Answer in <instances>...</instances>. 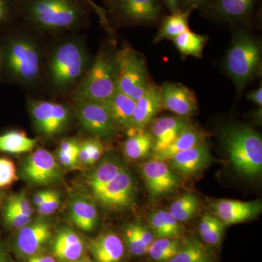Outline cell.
I'll return each instance as SVG.
<instances>
[{
  "label": "cell",
  "mask_w": 262,
  "mask_h": 262,
  "mask_svg": "<svg viewBox=\"0 0 262 262\" xmlns=\"http://www.w3.org/2000/svg\"><path fill=\"white\" fill-rule=\"evenodd\" d=\"M213 209L221 222L225 225H232L256 218L261 211V203L222 199L215 202Z\"/></svg>",
  "instance_id": "16"
},
{
  "label": "cell",
  "mask_w": 262,
  "mask_h": 262,
  "mask_svg": "<svg viewBox=\"0 0 262 262\" xmlns=\"http://www.w3.org/2000/svg\"><path fill=\"white\" fill-rule=\"evenodd\" d=\"M173 42L183 56L201 58L206 44L207 37L188 29L174 38Z\"/></svg>",
  "instance_id": "31"
},
{
  "label": "cell",
  "mask_w": 262,
  "mask_h": 262,
  "mask_svg": "<svg viewBox=\"0 0 262 262\" xmlns=\"http://www.w3.org/2000/svg\"><path fill=\"white\" fill-rule=\"evenodd\" d=\"M205 138V133L190 125L183 130L168 147L158 152L153 153L152 159L168 161L174 155L204 142Z\"/></svg>",
  "instance_id": "25"
},
{
  "label": "cell",
  "mask_w": 262,
  "mask_h": 262,
  "mask_svg": "<svg viewBox=\"0 0 262 262\" xmlns=\"http://www.w3.org/2000/svg\"><path fill=\"white\" fill-rule=\"evenodd\" d=\"M117 89L116 53L101 50L74 93V99L103 103Z\"/></svg>",
  "instance_id": "5"
},
{
  "label": "cell",
  "mask_w": 262,
  "mask_h": 262,
  "mask_svg": "<svg viewBox=\"0 0 262 262\" xmlns=\"http://www.w3.org/2000/svg\"><path fill=\"white\" fill-rule=\"evenodd\" d=\"M212 157L206 142L174 155L168 160L171 166L182 175L194 176L206 168L211 162Z\"/></svg>",
  "instance_id": "18"
},
{
  "label": "cell",
  "mask_w": 262,
  "mask_h": 262,
  "mask_svg": "<svg viewBox=\"0 0 262 262\" xmlns=\"http://www.w3.org/2000/svg\"><path fill=\"white\" fill-rule=\"evenodd\" d=\"M17 179L16 168L13 162L8 158H0V187L11 185Z\"/></svg>",
  "instance_id": "38"
},
{
  "label": "cell",
  "mask_w": 262,
  "mask_h": 262,
  "mask_svg": "<svg viewBox=\"0 0 262 262\" xmlns=\"http://www.w3.org/2000/svg\"><path fill=\"white\" fill-rule=\"evenodd\" d=\"M3 218L7 227L17 230L28 225L32 221V216L19 213L8 204L5 205L3 209Z\"/></svg>",
  "instance_id": "36"
},
{
  "label": "cell",
  "mask_w": 262,
  "mask_h": 262,
  "mask_svg": "<svg viewBox=\"0 0 262 262\" xmlns=\"http://www.w3.org/2000/svg\"><path fill=\"white\" fill-rule=\"evenodd\" d=\"M231 164L243 177H257L262 170V140L257 132L247 126H229L222 134Z\"/></svg>",
  "instance_id": "4"
},
{
  "label": "cell",
  "mask_w": 262,
  "mask_h": 262,
  "mask_svg": "<svg viewBox=\"0 0 262 262\" xmlns=\"http://www.w3.org/2000/svg\"><path fill=\"white\" fill-rule=\"evenodd\" d=\"M133 229L135 231L136 233L140 237L141 241L149 247L150 245L152 244L155 241V237L152 232L149 229L146 228L144 226L138 225V224H131Z\"/></svg>",
  "instance_id": "45"
},
{
  "label": "cell",
  "mask_w": 262,
  "mask_h": 262,
  "mask_svg": "<svg viewBox=\"0 0 262 262\" xmlns=\"http://www.w3.org/2000/svg\"><path fill=\"white\" fill-rule=\"evenodd\" d=\"M181 246L178 239L163 237L155 239L148 248L147 253L153 261L168 262L177 254Z\"/></svg>",
  "instance_id": "34"
},
{
  "label": "cell",
  "mask_w": 262,
  "mask_h": 262,
  "mask_svg": "<svg viewBox=\"0 0 262 262\" xmlns=\"http://www.w3.org/2000/svg\"><path fill=\"white\" fill-rule=\"evenodd\" d=\"M257 0H214L211 10L216 18L227 21H246L251 18Z\"/></svg>",
  "instance_id": "23"
},
{
  "label": "cell",
  "mask_w": 262,
  "mask_h": 262,
  "mask_svg": "<svg viewBox=\"0 0 262 262\" xmlns=\"http://www.w3.org/2000/svg\"><path fill=\"white\" fill-rule=\"evenodd\" d=\"M73 262H93L91 261H89V260H77V261H73Z\"/></svg>",
  "instance_id": "54"
},
{
  "label": "cell",
  "mask_w": 262,
  "mask_h": 262,
  "mask_svg": "<svg viewBox=\"0 0 262 262\" xmlns=\"http://www.w3.org/2000/svg\"><path fill=\"white\" fill-rule=\"evenodd\" d=\"M53 190H43L41 192L36 193L33 198V201H34V205L36 206L39 207L44 203L45 202L47 201L49 196L51 195L52 192Z\"/></svg>",
  "instance_id": "47"
},
{
  "label": "cell",
  "mask_w": 262,
  "mask_h": 262,
  "mask_svg": "<svg viewBox=\"0 0 262 262\" xmlns=\"http://www.w3.org/2000/svg\"><path fill=\"white\" fill-rule=\"evenodd\" d=\"M196 8L194 6L188 7L186 10H179L165 16L162 20L159 31L155 36L154 42H160L167 39L173 40L179 34L189 29V17Z\"/></svg>",
  "instance_id": "27"
},
{
  "label": "cell",
  "mask_w": 262,
  "mask_h": 262,
  "mask_svg": "<svg viewBox=\"0 0 262 262\" xmlns=\"http://www.w3.org/2000/svg\"><path fill=\"white\" fill-rule=\"evenodd\" d=\"M123 168L120 160L113 157L104 158L98 164L87 179L88 186L94 198L102 192Z\"/></svg>",
  "instance_id": "24"
},
{
  "label": "cell",
  "mask_w": 262,
  "mask_h": 262,
  "mask_svg": "<svg viewBox=\"0 0 262 262\" xmlns=\"http://www.w3.org/2000/svg\"><path fill=\"white\" fill-rule=\"evenodd\" d=\"M141 170L148 192L153 198L173 193L180 186V178L166 161L150 160L144 164Z\"/></svg>",
  "instance_id": "14"
},
{
  "label": "cell",
  "mask_w": 262,
  "mask_h": 262,
  "mask_svg": "<svg viewBox=\"0 0 262 262\" xmlns=\"http://www.w3.org/2000/svg\"><path fill=\"white\" fill-rule=\"evenodd\" d=\"M160 89L162 110L182 117L192 116L198 111L195 94L186 86L165 82Z\"/></svg>",
  "instance_id": "15"
},
{
  "label": "cell",
  "mask_w": 262,
  "mask_h": 262,
  "mask_svg": "<svg viewBox=\"0 0 262 262\" xmlns=\"http://www.w3.org/2000/svg\"><path fill=\"white\" fill-rule=\"evenodd\" d=\"M0 262H13L10 257L9 254L1 245H0Z\"/></svg>",
  "instance_id": "52"
},
{
  "label": "cell",
  "mask_w": 262,
  "mask_h": 262,
  "mask_svg": "<svg viewBox=\"0 0 262 262\" xmlns=\"http://www.w3.org/2000/svg\"><path fill=\"white\" fill-rule=\"evenodd\" d=\"M186 3L189 5V6H194L196 8L199 6L208 5L211 2V0H184Z\"/></svg>",
  "instance_id": "51"
},
{
  "label": "cell",
  "mask_w": 262,
  "mask_h": 262,
  "mask_svg": "<svg viewBox=\"0 0 262 262\" xmlns=\"http://www.w3.org/2000/svg\"><path fill=\"white\" fill-rule=\"evenodd\" d=\"M111 117L117 128L127 129L132 127L133 117L136 101L122 93L117 88L115 94L101 103Z\"/></svg>",
  "instance_id": "21"
},
{
  "label": "cell",
  "mask_w": 262,
  "mask_h": 262,
  "mask_svg": "<svg viewBox=\"0 0 262 262\" xmlns=\"http://www.w3.org/2000/svg\"><path fill=\"white\" fill-rule=\"evenodd\" d=\"M150 226L158 238L177 239L182 234V227L169 211H158L151 215Z\"/></svg>",
  "instance_id": "29"
},
{
  "label": "cell",
  "mask_w": 262,
  "mask_h": 262,
  "mask_svg": "<svg viewBox=\"0 0 262 262\" xmlns=\"http://www.w3.org/2000/svg\"><path fill=\"white\" fill-rule=\"evenodd\" d=\"M75 113L84 130L99 139H111L116 134L114 123L102 103L84 100H75Z\"/></svg>",
  "instance_id": "11"
},
{
  "label": "cell",
  "mask_w": 262,
  "mask_h": 262,
  "mask_svg": "<svg viewBox=\"0 0 262 262\" xmlns=\"http://www.w3.org/2000/svg\"><path fill=\"white\" fill-rule=\"evenodd\" d=\"M56 160L58 164L65 168H77L80 165L78 157L57 150Z\"/></svg>",
  "instance_id": "43"
},
{
  "label": "cell",
  "mask_w": 262,
  "mask_h": 262,
  "mask_svg": "<svg viewBox=\"0 0 262 262\" xmlns=\"http://www.w3.org/2000/svg\"><path fill=\"white\" fill-rule=\"evenodd\" d=\"M34 38L17 33L8 38L2 49V72L23 85L37 83L42 71V53Z\"/></svg>",
  "instance_id": "2"
},
{
  "label": "cell",
  "mask_w": 262,
  "mask_h": 262,
  "mask_svg": "<svg viewBox=\"0 0 262 262\" xmlns=\"http://www.w3.org/2000/svg\"><path fill=\"white\" fill-rule=\"evenodd\" d=\"M127 139L123 144V152L132 160L143 159L153 151L154 140L146 129L131 127L127 130Z\"/></svg>",
  "instance_id": "26"
},
{
  "label": "cell",
  "mask_w": 262,
  "mask_h": 262,
  "mask_svg": "<svg viewBox=\"0 0 262 262\" xmlns=\"http://www.w3.org/2000/svg\"><path fill=\"white\" fill-rule=\"evenodd\" d=\"M199 207V200L194 194L187 193L176 200L169 208V212L179 222L190 220L195 214Z\"/></svg>",
  "instance_id": "35"
},
{
  "label": "cell",
  "mask_w": 262,
  "mask_h": 262,
  "mask_svg": "<svg viewBox=\"0 0 262 262\" xmlns=\"http://www.w3.org/2000/svg\"><path fill=\"white\" fill-rule=\"evenodd\" d=\"M261 46L258 39L239 32L234 36L225 58V70L239 91H243L259 69Z\"/></svg>",
  "instance_id": "6"
},
{
  "label": "cell",
  "mask_w": 262,
  "mask_h": 262,
  "mask_svg": "<svg viewBox=\"0 0 262 262\" xmlns=\"http://www.w3.org/2000/svg\"><path fill=\"white\" fill-rule=\"evenodd\" d=\"M136 193L135 182L133 176L124 168L95 198L108 209L125 210L134 206Z\"/></svg>",
  "instance_id": "13"
},
{
  "label": "cell",
  "mask_w": 262,
  "mask_h": 262,
  "mask_svg": "<svg viewBox=\"0 0 262 262\" xmlns=\"http://www.w3.org/2000/svg\"><path fill=\"white\" fill-rule=\"evenodd\" d=\"M28 107L34 127L46 137L54 138L61 135L70 124V108L62 103L30 99Z\"/></svg>",
  "instance_id": "9"
},
{
  "label": "cell",
  "mask_w": 262,
  "mask_h": 262,
  "mask_svg": "<svg viewBox=\"0 0 262 262\" xmlns=\"http://www.w3.org/2000/svg\"><path fill=\"white\" fill-rule=\"evenodd\" d=\"M7 204L9 205L10 206L22 214L32 217L33 213H34V210L29 203L28 198L24 193L15 194L12 196Z\"/></svg>",
  "instance_id": "40"
},
{
  "label": "cell",
  "mask_w": 262,
  "mask_h": 262,
  "mask_svg": "<svg viewBox=\"0 0 262 262\" xmlns=\"http://www.w3.org/2000/svg\"><path fill=\"white\" fill-rule=\"evenodd\" d=\"M20 175L29 184L44 186L61 182L63 172L53 154L47 149L39 148L24 160Z\"/></svg>",
  "instance_id": "10"
},
{
  "label": "cell",
  "mask_w": 262,
  "mask_h": 262,
  "mask_svg": "<svg viewBox=\"0 0 262 262\" xmlns=\"http://www.w3.org/2000/svg\"><path fill=\"white\" fill-rule=\"evenodd\" d=\"M89 56L77 38L63 41L53 49L48 64L49 83L55 91L66 92L80 83L89 70Z\"/></svg>",
  "instance_id": "3"
},
{
  "label": "cell",
  "mask_w": 262,
  "mask_h": 262,
  "mask_svg": "<svg viewBox=\"0 0 262 262\" xmlns=\"http://www.w3.org/2000/svg\"><path fill=\"white\" fill-rule=\"evenodd\" d=\"M209 251L200 241L188 239L173 258L168 262H211Z\"/></svg>",
  "instance_id": "32"
},
{
  "label": "cell",
  "mask_w": 262,
  "mask_h": 262,
  "mask_svg": "<svg viewBox=\"0 0 262 262\" xmlns=\"http://www.w3.org/2000/svg\"><path fill=\"white\" fill-rule=\"evenodd\" d=\"M70 215L77 228L91 232L98 224V212L92 202L84 198H77L71 203Z\"/></svg>",
  "instance_id": "28"
},
{
  "label": "cell",
  "mask_w": 262,
  "mask_h": 262,
  "mask_svg": "<svg viewBox=\"0 0 262 262\" xmlns=\"http://www.w3.org/2000/svg\"><path fill=\"white\" fill-rule=\"evenodd\" d=\"M108 13L122 25L156 24L162 13L160 0H108Z\"/></svg>",
  "instance_id": "8"
},
{
  "label": "cell",
  "mask_w": 262,
  "mask_h": 262,
  "mask_svg": "<svg viewBox=\"0 0 262 262\" xmlns=\"http://www.w3.org/2000/svg\"><path fill=\"white\" fill-rule=\"evenodd\" d=\"M247 98L251 102L258 105L261 107L262 106V88H258L254 91H251L247 95Z\"/></svg>",
  "instance_id": "48"
},
{
  "label": "cell",
  "mask_w": 262,
  "mask_h": 262,
  "mask_svg": "<svg viewBox=\"0 0 262 262\" xmlns=\"http://www.w3.org/2000/svg\"><path fill=\"white\" fill-rule=\"evenodd\" d=\"M160 110H162L160 89L150 84L144 94L136 101L132 127L145 129L154 120Z\"/></svg>",
  "instance_id": "20"
},
{
  "label": "cell",
  "mask_w": 262,
  "mask_h": 262,
  "mask_svg": "<svg viewBox=\"0 0 262 262\" xmlns=\"http://www.w3.org/2000/svg\"><path fill=\"white\" fill-rule=\"evenodd\" d=\"M53 255L63 262H73L81 259L86 251L84 239L69 227H63L57 232L53 239Z\"/></svg>",
  "instance_id": "19"
},
{
  "label": "cell",
  "mask_w": 262,
  "mask_h": 262,
  "mask_svg": "<svg viewBox=\"0 0 262 262\" xmlns=\"http://www.w3.org/2000/svg\"><path fill=\"white\" fill-rule=\"evenodd\" d=\"M80 142L75 139H63L60 142L58 151L78 157Z\"/></svg>",
  "instance_id": "44"
},
{
  "label": "cell",
  "mask_w": 262,
  "mask_h": 262,
  "mask_svg": "<svg viewBox=\"0 0 262 262\" xmlns=\"http://www.w3.org/2000/svg\"><path fill=\"white\" fill-rule=\"evenodd\" d=\"M16 8L17 15L29 27L48 33L82 28L91 8L84 0H16Z\"/></svg>",
  "instance_id": "1"
},
{
  "label": "cell",
  "mask_w": 262,
  "mask_h": 262,
  "mask_svg": "<svg viewBox=\"0 0 262 262\" xmlns=\"http://www.w3.org/2000/svg\"><path fill=\"white\" fill-rule=\"evenodd\" d=\"M103 1H104L105 3H107L108 2V0H103Z\"/></svg>",
  "instance_id": "55"
},
{
  "label": "cell",
  "mask_w": 262,
  "mask_h": 262,
  "mask_svg": "<svg viewBox=\"0 0 262 262\" xmlns=\"http://www.w3.org/2000/svg\"><path fill=\"white\" fill-rule=\"evenodd\" d=\"M28 262H56V258L51 255L39 254L29 258Z\"/></svg>",
  "instance_id": "49"
},
{
  "label": "cell",
  "mask_w": 262,
  "mask_h": 262,
  "mask_svg": "<svg viewBox=\"0 0 262 262\" xmlns=\"http://www.w3.org/2000/svg\"><path fill=\"white\" fill-rule=\"evenodd\" d=\"M89 249L96 262H120L125 253L121 238L113 232L101 234L91 241Z\"/></svg>",
  "instance_id": "22"
},
{
  "label": "cell",
  "mask_w": 262,
  "mask_h": 262,
  "mask_svg": "<svg viewBox=\"0 0 262 262\" xmlns=\"http://www.w3.org/2000/svg\"><path fill=\"white\" fill-rule=\"evenodd\" d=\"M61 204V196L59 193L53 191L49 198L42 203L41 206L37 207L38 213L41 215H49L56 212Z\"/></svg>",
  "instance_id": "41"
},
{
  "label": "cell",
  "mask_w": 262,
  "mask_h": 262,
  "mask_svg": "<svg viewBox=\"0 0 262 262\" xmlns=\"http://www.w3.org/2000/svg\"><path fill=\"white\" fill-rule=\"evenodd\" d=\"M17 15L16 0H0V25L9 22Z\"/></svg>",
  "instance_id": "42"
},
{
  "label": "cell",
  "mask_w": 262,
  "mask_h": 262,
  "mask_svg": "<svg viewBox=\"0 0 262 262\" xmlns=\"http://www.w3.org/2000/svg\"><path fill=\"white\" fill-rule=\"evenodd\" d=\"M84 1H85L86 3L90 5V7L92 8V10H94L95 13L98 15L100 20H101V21L102 22L103 24H108V18L106 10H103L102 8L98 6V5H96L92 0H84Z\"/></svg>",
  "instance_id": "46"
},
{
  "label": "cell",
  "mask_w": 262,
  "mask_h": 262,
  "mask_svg": "<svg viewBox=\"0 0 262 262\" xmlns=\"http://www.w3.org/2000/svg\"><path fill=\"white\" fill-rule=\"evenodd\" d=\"M37 143V139L29 138L22 131H8L0 135V151L9 154L30 152Z\"/></svg>",
  "instance_id": "30"
},
{
  "label": "cell",
  "mask_w": 262,
  "mask_h": 262,
  "mask_svg": "<svg viewBox=\"0 0 262 262\" xmlns=\"http://www.w3.org/2000/svg\"><path fill=\"white\" fill-rule=\"evenodd\" d=\"M225 226L216 216L208 213L203 215L199 225V233L203 242L210 246H218L223 237Z\"/></svg>",
  "instance_id": "33"
},
{
  "label": "cell",
  "mask_w": 262,
  "mask_h": 262,
  "mask_svg": "<svg viewBox=\"0 0 262 262\" xmlns=\"http://www.w3.org/2000/svg\"><path fill=\"white\" fill-rule=\"evenodd\" d=\"M117 88L137 101L150 84L145 58L129 46L116 52Z\"/></svg>",
  "instance_id": "7"
},
{
  "label": "cell",
  "mask_w": 262,
  "mask_h": 262,
  "mask_svg": "<svg viewBox=\"0 0 262 262\" xmlns=\"http://www.w3.org/2000/svg\"><path fill=\"white\" fill-rule=\"evenodd\" d=\"M151 134L154 140L153 153L168 147L191 123L187 117L165 116L153 120Z\"/></svg>",
  "instance_id": "17"
},
{
  "label": "cell",
  "mask_w": 262,
  "mask_h": 262,
  "mask_svg": "<svg viewBox=\"0 0 262 262\" xmlns=\"http://www.w3.org/2000/svg\"><path fill=\"white\" fill-rule=\"evenodd\" d=\"M2 75V49L1 46H0V78H1Z\"/></svg>",
  "instance_id": "53"
},
{
  "label": "cell",
  "mask_w": 262,
  "mask_h": 262,
  "mask_svg": "<svg viewBox=\"0 0 262 262\" xmlns=\"http://www.w3.org/2000/svg\"><path fill=\"white\" fill-rule=\"evenodd\" d=\"M0 203H1V201H0Z\"/></svg>",
  "instance_id": "57"
},
{
  "label": "cell",
  "mask_w": 262,
  "mask_h": 262,
  "mask_svg": "<svg viewBox=\"0 0 262 262\" xmlns=\"http://www.w3.org/2000/svg\"><path fill=\"white\" fill-rule=\"evenodd\" d=\"M0 201H2V196H1V194H0Z\"/></svg>",
  "instance_id": "56"
},
{
  "label": "cell",
  "mask_w": 262,
  "mask_h": 262,
  "mask_svg": "<svg viewBox=\"0 0 262 262\" xmlns=\"http://www.w3.org/2000/svg\"><path fill=\"white\" fill-rule=\"evenodd\" d=\"M80 144L84 146L87 152L89 153L91 159V165L97 163L98 160L102 158L104 148L102 142L96 138H90L81 141Z\"/></svg>",
  "instance_id": "39"
},
{
  "label": "cell",
  "mask_w": 262,
  "mask_h": 262,
  "mask_svg": "<svg viewBox=\"0 0 262 262\" xmlns=\"http://www.w3.org/2000/svg\"><path fill=\"white\" fill-rule=\"evenodd\" d=\"M163 2L171 13H175L180 10L179 8L180 0H163Z\"/></svg>",
  "instance_id": "50"
},
{
  "label": "cell",
  "mask_w": 262,
  "mask_h": 262,
  "mask_svg": "<svg viewBox=\"0 0 262 262\" xmlns=\"http://www.w3.org/2000/svg\"><path fill=\"white\" fill-rule=\"evenodd\" d=\"M124 237H125V242H126L129 251L134 256H143L147 253V246L142 241L140 237L136 233L134 229H133L131 224L125 227L124 231Z\"/></svg>",
  "instance_id": "37"
},
{
  "label": "cell",
  "mask_w": 262,
  "mask_h": 262,
  "mask_svg": "<svg viewBox=\"0 0 262 262\" xmlns=\"http://www.w3.org/2000/svg\"><path fill=\"white\" fill-rule=\"evenodd\" d=\"M53 239V229L48 221H32L19 229L13 241L15 253L20 258H29L42 254Z\"/></svg>",
  "instance_id": "12"
}]
</instances>
